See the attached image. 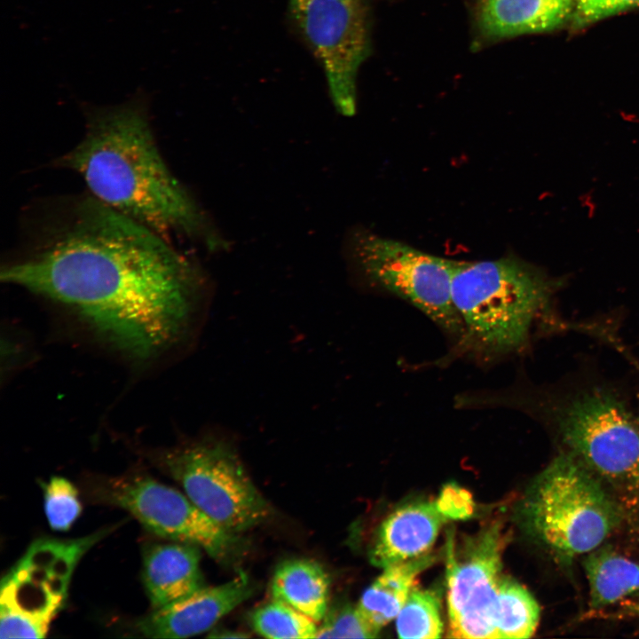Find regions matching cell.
<instances>
[{
  "label": "cell",
  "mask_w": 639,
  "mask_h": 639,
  "mask_svg": "<svg viewBox=\"0 0 639 639\" xmlns=\"http://www.w3.org/2000/svg\"><path fill=\"white\" fill-rule=\"evenodd\" d=\"M2 280L75 311L114 347L148 359L181 341L209 295L170 241L93 196L75 201Z\"/></svg>",
  "instance_id": "cell-1"
},
{
  "label": "cell",
  "mask_w": 639,
  "mask_h": 639,
  "mask_svg": "<svg viewBox=\"0 0 639 639\" xmlns=\"http://www.w3.org/2000/svg\"><path fill=\"white\" fill-rule=\"evenodd\" d=\"M85 116V134L59 166L78 173L91 196L169 241L179 235L213 248L223 243L162 156L144 93L86 107Z\"/></svg>",
  "instance_id": "cell-2"
},
{
  "label": "cell",
  "mask_w": 639,
  "mask_h": 639,
  "mask_svg": "<svg viewBox=\"0 0 639 639\" xmlns=\"http://www.w3.org/2000/svg\"><path fill=\"white\" fill-rule=\"evenodd\" d=\"M451 291L462 332L448 357L491 363L525 347L552 289L540 271L509 256L455 260Z\"/></svg>",
  "instance_id": "cell-3"
},
{
  "label": "cell",
  "mask_w": 639,
  "mask_h": 639,
  "mask_svg": "<svg viewBox=\"0 0 639 639\" xmlns=\"http://www.w3.org/2000/svg\"><path fill=\"white\" fill-rule=\"evenodd\" d=\"M520 514L527 532L565 560L596 550L619 521L618 506L571 452L555 458L535 478Z\"/></svg>",
  "instance_id": "cell-4"
},
{
  "label": "cell",
  "mask_w": 639,
  "mask_h": 639,
  "mask_svg": "<svg viewBox=\"0 0 639 639\" xmlns=\"http://www.w3.org/2000/svg\"><path fill=\"white\" fill-rule=\"evenodd\" d=\"M161 467L212 520L233 533L264 522L271 507L235 448L209 435L163 453Z\"/></svg>",
  "instance_id": "cell-5"
},
{
  "label": "cell",
  "mask_w": 639,
  "mask_h": 639,
  "mask_svg": "<svg viewBox=\"0 0 639 639\" xmlns=\"http://www.w3.org/2000/svg\"><path fill=\"white\" fill-rule=\"evenodd\" d=\"M349 256L367 284L412 304L454 343L460 338L462 325L451 291L455 260L364 231L352 234Z\"/></svg>",
  "instance_id": "cell-6"
},
{
  "label": "cell",
  "mask_w": 639,
  "mask_h": 639,
  "mask_svg": "<svg viewBox=\"0 0 639 639\" xmlns=\"http://www.w3.org/2000/svg\"><path fill=\"white\" fill-rule=\"evenodd\" d=\"M106 532L31 544L1 580L0 638L45 637L65 604L76 564Z\"/></svg>",
  "instance_id": "cell-7"
},
{
  "label": "cell",
  "mask_w": 639,
  "mask_h": 639,
  "mask_svg": "<svg viewBox=\"0 0 639 639\" xmlns=\"http://www.w3.org/2000/svg\"><path fill=\"white\" fill-rule=\"evenodd\" d=\"M90 496L130 512L153 533L203 548L224 560L236 548L235 533L223 528L185 494L146 475L129 474L92 483Z\"/></svg>",
  "instance_id": "cell-8"
},
{
  "label": "cell",
  "mask_w": 639,
  "mask_h": 639,
  "mask_svg": "<svg viewBox=\"0 0 639 639\" xmlns=\"http://www.w3.org/2000/svg\"><path fill=\"white\" fill-rule=\"evenodd\" d=\"M295 21L320 59L336 111L356 113V79L369 50L362 0H289Z\"/></svg>",
  "instance_id": "cell-9"
},
{
  "label": "cell",
  "mask_w": 639,
  "mask_h": 639,
  "mask_svg": "<svg viewBox=\"0 0 639 639\" xmlns=\"http://www.w3.org/2000/svg\"><path fill=\"white\" fill-rule=\"evenodd\" d=\"M506 535L500 522L446 548L449 637L496 639L494 610Z\"/></svg>",
  "instance_id": "cell-10"
},
{
  "label": "cell",
  "mask_w": 639,
  "mask_h": 639,
  "mask_svg": "<svg viewBox=\"0 0 639 639\" xmlns=\"http://www.w3.org/2000/svg\"><path fill=\"white\" fill-rule=\"evenodd\" d=\"M570 452L590 470L611 480L639 482V430L622 402L594 390L572 400L557 416Z\"/></svg>",
  "instance_id": "cell-11"
},
{
  "label": "cell",
  "mask_w": 639,
  "mask_h": 639,
  "mask_svg": "<svg viewBox=\"0 0 639 639\" xmlns=\"http://www.w3.org/2000/svg\"><path fill=\"white\" fill-rule=\"evenodd\" d=\"M254 591L248 575L240 572L223 584L203 587L159 608L138 621L136 627L150 638H186L209 630L220 619L248 599Z\"/></svg>",
  "instance_id": "cell-12"
},
{
  "label": "cell",
  "mask_w": 639,
  "mask_h": 639,
  "mask_svg": "<svg viewBox=\"0 0 639 639\" xmlns=\"http://www.w3.org/2000/svg\"><path fill=\"white\" fill-rule=\"evenodd\" d=\"M446 520L435 501L399 507L378 527L370 549L371 563L385 568L427 554Z\"/></svg>",
  "instance_id": "cell-13"
},
{
  "label": "cell",
  "mask_w": 639,
  "mask_h": 639,
  "mask_svg": "<svg viewBox=\"0 0 639 639\" xmlns=\"http://www.w3.org/2000/svg\"><path fill=\"white\" fill-rule=\"evenodd\" d=\"M200 548L192 544L156 543L143 556V583L153 608L182 599L205 587Z\"/></svg>",
  "instance_id": "cell-14"
},
{
  "label": "cell",
  "mask_w": 639,
  "mask_h": 639,
  "mask_svg": "<svg viewBox=\"0 0 639 639\" xmlns=\"http://www.w3.org/2000/svg\"><path fill=\"white\" fill-rule=\"evenodd\" d=\"M595 612L639 615V564L611 550H594L584 562Z\"/></svg>",
  "instance_id": "cell-15"
},
{
  "label": "cell",
  "mask_w": 639,
  "mask_h": 639,
  "mask_svg": "<svg viewBox=\"0 0 639 639\" xmlns=\"http://www.w3.org/2000/svg\"><path fill=\"white\" fill-rule=\"evenodd\" d=\"M572 6V0H486L479 26L493 38L547 31L565 21Z\"/></svg>",
  "instance_id": "cell-16"
},
{
  "label": "cell",
  "mask_w": 639,
  "mask_h": 639,
  "mask_svg": "<svg viewBox=\"0 0 639 639\" xmlns=\"http://www.w3.org/2000/svg\"><path fill=\"white\" fill-rule=\"evenodd\" d=\"M330 580L324 568L309 559H292L276 568L271 582L272 599L283 602L321 622L327 612Z\"/></svg>",
  "instance_id": "cell-17"
},
{
  "label": "cell",
  "mask_w": 639,
  "mask_h": 639,
  "mask_svg": "<svg viewBox=\"0 0 639 639\" xmlns=\"http://www.w3.org/2000/svg\"><path fill=\"white\" fill-rule=\"evenodd\" d=\"M434 562L425 554L383 568V572L363 592L359 611L378 631L395 619L405 604L417 575Z\"/></svg>",
  "instance_id": "cell-18"
},
{
  "label": "cell",
  "mask_w": 639,
  "mask_h": 639,
  "mask_svg": "<svg viewBox=\"0 0 639 639\" xmlns=\"http://www.w3.org/2000/svg\"><path fill=\"white\" fill-rule=\"evenodd\" d=\"M540 613L538 603L525 588L509 578H501L494 610L496 639L531 637Z\"/></svg>",
  "instance_id": "cell-19"
},
{
  "label": "cell",
  "mask_w": 639,
  "mask_h": 639,
  "mask_svg": "<svg viewBox=\"0 0 639 639\" xmlns=\"http://www.w3.org/2000/svg\"><path fill=\"white\" fill-rule=\"evenodd\" d=\"M400 638H439L443 632L438 595L431 589L413 587L396 617Z\"/></svg>",
  "instance_id": "cell-20"
},
{
  "label": "cell",
  "mask_w": 639,
  "mask_h": 639,
  "mask_svg": "<svg viewBox=\"0 0 639 639\" xmlns=\"http://www.w3.org/2000/svg\"><path fill=\"white\" fill-rule=\"evenodd\" d=\"M250 623L258 635L272 639L316 638L318 631L317 622L275 599L256 608Z\"/></svg>",
  "instance_id": "cell-21"
},
{
  "label": "cell",
  "mask_w": 639,
  "mask_h": 639,
  "mask_svg": "<svg viewBox=\"0 0 639 639\" xmlns=\"http://www.w3.org/2000/svg\"><path fill=\"white\" fill-rule=\"evenodd\" d=\"M44 512L55 531H67L82 512L76 487L67 478L52 477L43 485Z\"/></svg>",
  "instance_id": "cell-22"
},
{
  "label": "cell",
  "mask_w": 639,
  "mask_h": 639,
  "mask_svg": "<svg viewBox=\"0 0 639 639\" xmlns=\"http://www.w3.org/2000/svg\"><path fill=\"white\" fill-rule=\"evenodd\" d=\"M378 633L357 605L345 604L327 612L316 638H375Z\"/></svg>",
  "instance_id": "cell-23"
},
{
  "label": "cell",
  "mask_w": 639,
  "mask_h": 639,
  "mask_svg": "<svg viewBox=\"0 0 639 639\" xmlns=\"http://www.w3.org/2000/svg\"><path fill=\"white\" fill-rule=\"evenodd\" d=\"M435 501L438 511L447 519H466L474 511L470 493L455 484L446 485Z\"/></svg>",
  "instance_id": "cell-24"
},
{
  "label": "cell",
  "mask_w": 639,
  "mask_h": 639,
  "mask_svg": "<svg viewBox=\"0 0 639 639\" xmlns=\"http://www.w3.org/2000/svg\"><path fill=\"white\" fill-rule=\"evenodd\" d=\"M636 5H639V0H577L575 18L581 25Z\"/></svg>",
  "instance_id": "cell-25"
},
{
  "label": "cell",
  "mask_w": 639,
  "mask_h": 639,
  "mask_svg": "<svg viewBox=\"0 0 639 639\" xmlns=\"http://www.w3.org/2000/svg\"><path fill=\"white\" fill-rule=\"evenodd\" d=\"M248 634L233 631V630H217L209 635V637L214 638H245L248 637Z\"/></svg>",
  "instance_id": "cell-26"
},
{
  "label": "cell",
  "mask_w": 639,
  "mask_h": 639,
  "mask_svg": "<svg viewBox=\"0 0 639 639\" xmlns=\"http://www.w3.org/2000/svg\"><path fill=\"white\" fill-rule=\"evenodd\" d=\"M349 1H353V0H349Z\"/></svg>",
  "instance_id": "cell-27"
}]
</instances>
